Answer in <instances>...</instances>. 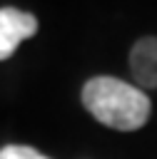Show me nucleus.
Wrapping results in <instances>:
<instances>
[{
	"label": "nucleus",
	"instance_id": "obj_1",
	"mask_svg": "<svg viewBox=\"0 0 157 159\" xmlns=\"http://www.w3.org/2000/svg\"><path fill=\"white\" fill-rule=\"evenodd\" d=\"M82 104L87 112L110 129L135 132L150 119V97L117 77H92L82 87Z\"/></svg>",
	"mask_w": 157,
	"mask_h": 159
},
{
	"label": "nucleus",
	"instance_id": "obj_2",
	"mask_svg": "<svg viewBox=\"0 0 157 159\" xmlns=\"http://www.w3.org/2000/svg\"><path fill=\"white\" fill-rule=\"evenodd\" d=\"M37 32V17L15 10V7H2L0 10V60H7L17 45Z\"/></svg>",
	"mask_w": 157,
	"mask_h": 159
},
{
	"label": "nucleus",
	"instance_id": "obj_3",
	"mask_svg": "<svg viewBox=\"0 0 157 159\" xmlns=\"http://www.w3.org/2000/svg\"><path fill=\"white\" fill-rule=\"evenodd\" d=\"M130 72L145 89L157 87V37H142L130 52Z\"/></svg>",
	"mask_w": 157,
	"mask_h": 159
},
{
	"label": "nucleus",
	"instance_id": "obj_4",
	"mask_svg": "<svg viewBox=\"0 0 157 159\" xmlns=\"http://www.w3.org/2000/svg\"><path fill=\"white\" fill-rule=\"evenodd\" d=\"M0 159H50V157L40 154L32 147H25V144H7L0 149Z\"/></svg>",
	"mask_w": 157,
	"mask_h": 159
}]
</instances>
